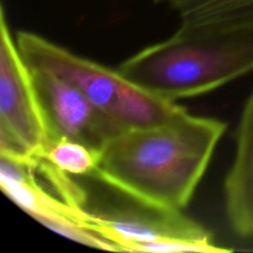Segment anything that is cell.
<instances>
[{"label": "cell", "instance_id": "cell-1", "mask_svg": "<svg viewBox=\"0 0 253 253\" xmlns=\"http://www.w3.org/2000/svg\"><path fill=\"white\" fill-rule=\"evenodd\" d=\"M225 131L224 121L185 109L166 123L126 128L101 148L93 177L132 202L182 211Z\"/></svg>", "mask_w": 253, "mask_h": 253}, {"label": "cell", "instance_id": "cell-2", "mask_svg": "<svg viewBox=\"0 0 253 253\" xmlns=\"http://www.w3.org/2000/svg\"><path fill=\"white\" fill-rule=\"evenodd\" d=\"M119 72L163 100L204 95L253 72V27L180 25L167 40L119 64Z\"/></svg>", "mask_w": 253, "mask_h": 253}, {"label": "cell", "instance_id": "cell-3", "mask_svg": "<svg viewBox=\"0 0 253 253\" xmlns=\"http://www.w3.org/2000/svg\"><path fill=\"white\" fill-rule=\"evenodd\" d=\"M15 40L30 68L51 72L68 81L121 127L158 125L184 109L143 90L118 69L78 56L34 32L20 31Z\"/></svg>", "mask_w": 253, "mask_h": 253}, {"label": "cell", "instance_id": "cell-4", "mask_svg": "<svg viewBox=\"0 0 253 253\" xmlns=\"http://www.w3.org/2000/svg\"><path fill=\"white\" fill-rule=\"evenodd\" d=\"M51 145L41 103L29 68L0 15V156L37 165Z\"/></svg>", "mask_w": 253, "mask_h": 253}, {"label": "cell", "instance_id": "cell-5", "mask_svg": "<svg viewBox=\"0 0 253 253\" xmlns=\"http://www.w3.org/2000/svg\"><path fill=\"white\" fill-rule=\"evenodd\" d=\"M30 69L51 143L71 140L100 152L109 140L126 130L99 110L68 81L51 72Z\"/></svg>", "mask_w": 253, "mask_h": 253}, {"label": "cell", "instance_id": "cell-6", "mask_svg": "<svg viewBox=\"0 0 253 253\" xmlns=\"http://www.w3.org/2000/svg\"><path fill=\"white\" fill-rule=\"evenodd\" d=\"M86 227L118 245L120 252H141L143 246L162 240L212 241L211 232L180 210L137 207L106 212H89Z\"/></svg>", "mask_w": 253, "mask_h": 253}, {"label": "cell", "instance_id": "cell-7", "mask_svg": "<svg viewBox=\"0 0 253 253\" xmlns=\"http://www.w3.org/2000/svg\"><path fill=\"white\" fill-rule=\"evenodd\" d=\"M230 226L241 239H253V90L241 113L236 152L224 182Z\"/></svg>", "mask_w": 253, "mask_h": 253}, {"label": "cell", "instance_id": "cell-8", "mask_svg": "<svg viewBox=\"0 0 253 253\" xmlns=\"http://www.w3.org/2000/svg\"><path fill=\"white\" fill-rule=\"evenodd\" d=\"M178 14L180 25L253 27V0H157Z\"/></svg>", "mask_w": 253, "mask_h": 253}, {"label": "cell", "instance_id": "cell-9", "mask_svg": "<svg viewBox=\"0 0 253 253\" xmlns=\"http://www.w3.org/2000/svg\"><path fill=\"white\" fill-rule=\"evenodd\" d=\"M42 158L69 175H90L95 173L99 152L83 143L59 140L51 143Z\"/></svg>", "mask_w": 253, "mask_h": 253}]
</instances>
